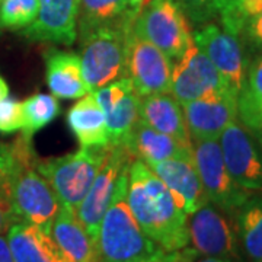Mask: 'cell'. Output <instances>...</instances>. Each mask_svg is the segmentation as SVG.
<instances>
[{"label":"cell","instance_id":"obj_1","mask_svg":"<svg viewBox=\"0 0 262 262\" xmlns=\"http://www.w3.org/2000/svg\"><path fill=\"white\" fill-rule=\"evenodd\" d=\"M127 203L143 232L163 251L188 246V215L159 177L140 159L128 168Z\"/></svg>","mask_w":262,"mask_h":262},{"label":"cell","instance_id":"obj_2","mask_svg":"<svg viewBox=\"0 0 262 262\" xmlns=\"http://www.w3.org/2000/svg\"><path fill=\"white\" fill-rule=\"evenodd\" d=\"M130 163L120 175L111 203L98 229L95 239L98 262H137L160 249L143 232L127 203Z\"/></svg>","mask_w":262,"mask_h":262},{"label":"cell","instance_id":"obj_3","mask_svg":"<svg viewBox=\"0 0 262 262\" xmlns=\"http://www.w3.org/2000/svg\"><path fill=\"white\" fill-rule=\"evenodd\" d=\"M19 165L10 178L9 198L18 222L38 226L50 233L63 204L48 181L35 168L38 158L32 149V139L20 134L15 141Z\"/></svg>","mask_w":262,"mask_h":262},{"label":"cell","instance_id":"obj_4","mask_svg":"<svg viewBox=\"0 0 262 262\" xmlns=\"http://www.w3.org/2000/svg\"><path fill=\"white\" fill-rule=\"evenodd\" d=\"M110 147H80L61 158L37 160L35 168L47 179L63 207L76 211L102 166Z\"/></svg>","mask_w":262,"mask_h":262},{"label":"cell","instance_id":"obj_5","mask_svg":"<svg viewBox=\"0 0 262 262\" xmlns=\"http://www.w3.org/2000/svg\"><path fill=\"white\" fill-rule=\"evenodd\" d=\"M131 27L111 25L79 32L82 70L91 94L125 77V35Z\"/></svg>","mask_w":262,"mask_h":262},{"label":"cell","instance_id":"obj_6","mask_svg":"<svg viewBox=\"0 0 262 262\" xmlns=\"http://www.w3.org/2000/svg\"><path fill=\"white\" fill-rule=\"evenodd\" d=\"M133 31L178 60L194 42L189 20L178 0H147L133 22Z\"/></svg>","mask_w":262,"mask_h":262},{"label":"cell","instance_id":"obj_7","mask_svg":"<svg viewBox=\"0 0 262 262\" xmlns=\"http://www.w3.org/2000/svg\"><path fill=\"white\" fill-rule=\"evenodd\" d=\"M192 159L208 201L225 213L234 214L251 192L239 187L230 177L219 140L194 141Z\"/></svg>","mask_w":262,"mask_h":262},{"label":"cell","instance_id":"obj_8","mask_svg":"<svg viewBox=\"0 0 262 262\" xmlns=\"http://www.w3.org/2000/svg\"><path fill=\"white\" fill-rule=\"evenodd\" d=\"M173 63L163 51L137 35L133 27L125 35V77L139 96L170 92Z\"/></svg>","mask_w":262,"mask_h":262},{"label":"cell","instance_id":"obj_9","mask_svg":"<svg viewBox=\"0 0 262 262\" xmlns=\"http://www.w3.org/2000/svg\"><path fill=\"white\" fill-rule=\"evenodd\" d=\"M192 41L213 63L226 88L237 96L244 88L249 64L241 38L217 24L207 22L192 32Z\"/></svg>","mask_w":262,"mask_h":262},{"label":"cell","instance_id":"obj_10","mask_svg":"<svg viewBox=\"0 0 262 262\" xmlns=\"http://www.w3.org/2000/svg\"><path fill=\"white\" fill-rule=\"evenodd\" d=\"M188 245L198 256L239 259L237 233L225 211L210 201L188 215Z\"/></svg>","mask_w":262,"mask_h":262},{"label":"cell","instance_id":"obj_11","mask_svg":"<svg viewBox=\"0 0 262 262\" xmlns=\"http://www.w3.org/2000/svg\"><path fill=\"white\" fill-rule=\"evenodd\" d=\"M133 158L122 146H110L106 158L99 169L92 187L76 208V215L95 242L102 217L111 203L117 182L124 168Z\"/></svg>","mask_w":262,"mask_h":262},{"label":"cell","instance_id":"obj_12","mask_svg":"<svg viewBox=\"0 0 262 262\" xmlns=\"http://www.w3.org/2000/svg\"><path fill=\"white\" fill-rule=\"evenodd\" d=\"M229 91L207 56L192 42L172 67L170 94L179 103Z\"/></svg>","mask_w":262,"mask_h":262},{"label":"cell","instance_id":"obj_13","mask_svg":"<svg viewBox=\"0 0 262 262\" xmlns=\"http://www.w3.org/2000/svg\"><path fill=\"white\" fill-rule=\"evenodd\" d=\"M219 144L234 182L249 192L262 189V155L249 133L234 121L222 133Z\"/></svg>","mask_w":262,"mask_h":262},{"label":"cell","instance_id":"obj_14","mask_svg":"<svg viewBox=\"0 0 262 262\" xmlns=\"http://www.w3.org/2000/svg\"><path fill=\"white\" fill-rule=\"evenodd\" d=\"M191 140H219L222 133L237 120V96L222 91L201 99L181 103Z\"/></svg>","mask_w":262,"mask_h":262},{"label":"cell","instance_id":"obj_15","mask_svg":"<svg viewBox=\"0 0 262 262\" xmlns=\"http://www.w3.org/2000/svg\"><path fill=\"white\" fill-rule=\"evenodd\" d=\"M37 19L22 29V35L32 42H53L72 46L77 38L80 0H38Z\"/></svg>","mask_w":262,"mask_h":262},{"label":"cell","instance_id":"obj_16","mask_svg":"<svg viewBox=\"0 0 262 262\" xmlns=\"http://www.w3.org/2000/svg\"><path fill=\"white\" fill-rule=\"evenodd\" d=\"M147 165L166 185L187 215L208 203L194 159H168Z\"/></svg>","mask_w":262,"mask_h":262},{"label":"cell","instance_id":"obj_17","mask_svg":"<svg viewBox=\"0 0 262 262\" xmlns=\"http://www.w3.org/2000/svg\"><path fill=\"white\" fill-rule=\"evenodd\" d=\"M122 147L130 153L133 159H140L144 163H155L168 159H192V144L153 130L143 121L136 122L127 136Z\"/></svg>","mask_w":262,"mask_h":262},{"label":"cell","instance_id":"obj_18","mask_svg":"<svg viewBox=\"0 0 262 262\" xmlns=\"http://www.w3.org/2000/svg\"><path fill=\"white\" fill-rule=\"evenodd\" d=\"M46 58V80L51 94L61 99H79L91 94L82 70L80 56L50 48Z\"/></svg>","mask_w":262,"mask_h":262},{"label":"cell","instance_id":"obj_19","mask_svg":"<svg viewBox=\"0 0 262 262\" xmlns=\"http://www.w3.org/2000/svg\"><path fill=\"white\" fill-rule=\"evenodd\" d=\"M139 118L153 130L168 134L182 143L192 144L182 105L170 92L140 96Z\"/></svg>","mask_w":262,"mask_h":262},{"label":"cell","instance_id":"obj_20","mask_svg":"<svg viewBox=\"0 0 262 262\" xmlns=\"http://www.w3.org/2000/svg\"><path fill=\"white\" fill-rule=\"evenodd\" d=\"M50 236L64 262H98L95 242L73 210L61 207Z\"/></svg>","mask_w":262,"mask_h":262},{"label":"cell","instance_id":"obj_21","mask_svg":"<svg viewBox=\"0 0 262 262\" xmlns=\"http://www.w3.org/2000/svg\"><path fill=\"white\" fill-rule=\"evenodd\" d=\"M6 237L13 262H64L53 237L38 226L15 222Z\"/></svg>","mask_w":262,"mask_h":262},{"label":"cell","instance_id":"obj_22","mask_svg":"<svg viewBox=\"0 0 262 262\" xmlns=\"http://www.w3.org/2000/svg\"><path fill=\"white\" fill-rule=\"evenodd\" d=\"M67 124L80 147H110L105 113L92 94L82 96L70 108Z\"/></svg>","mask_w":262,"mask_h":262},{"label":"cell","instance_id":"obj_23","mask_svg":"<svg viewBox=\"0 0 262 262\" xmlns=\"http://www.w3.org/2000/svg\"><path fill=\"white\" fill-rule=\"evenodd\" d=\"M237 239L249 262H262V195H251L236 210Z\"/></svg>","mask_w":262,"mask_h":262},{"label":"cell","instance_id":"obj_24","mask_svg":"<svg viewBox=\"0 0 262 262\" xmlns=\"http://www.w3.org/2000/svg\"><path fill=\"white\" fill-rule=\"evenodd\" d=\"M134 19L125 0H80L79 32L99 27L133 25Z\"/></svg>","mask_w":262,"mask_h":262},{"label":"cell","instance_id":"obj_25","mask_svg":"<svg viewBox=\"0 0 262 262\" xmlns=\"http://www.w3.org/2000/svg\"><path fill=\"white\" fill-rule=\"evenodd\" d=\"M237 117L249 130H259L262 118V53L248 64L244 88L237 95Z\"/></svg>","mask_w":262,"mask_h":262},{"label":"cell","instance_id":"obj_26","mask_svg":"<svg viewBox=\"0 0 262 262\" xmlns=\"http://www.w3.org/2000/svg\"><path fill=\"white\" fill-rule=\"evenodd\" d=\"M139 106L140 96L133 88L114 105L110 113L105 114L110 146H122L136 122L140 120Z\"/></svg>","mask_w":262,"mask_h":262},{"label":"cell","instance_id":"obj_27","mask_svg":"<svg viewBox=\"0 0 262 262\" xmlns=\"http://www.w3.org/2000/svg\"><path fill=\"white\" fill-rule=\"evenodd\" d=\"M60 103L54 95L35 94L22 102L24 127L22 136L32 139V136L53 122L60 114Z\"/></svg>","mask_w":262,"mask_h":262},{"label":"cell","instance_id":"obj_28","mask_svg":"<svg viewBox=\"0 0 262 262\" xmlns=\"http://www.w3.org/2000/svg\"><path fill=\"white\" fill-rule=\"evenodd\" d=\"M38 0H2L0 27L10 31H22L37 19Z\"/></svg>","mask_w":262,"mask_h":262},{"label":"cell","instance_id":"obj_29","mask_svg":"<svg viewBox=\"0 0 262 262\" xmlns=\"http://www.w3.org/2000/svg\"><path fill=\"white\" fill-rule=\"evenodd\" d=\"M130 89H133L131 80L128 77H122V79H118L115 82H111V83L96 89L92 92V95L95 96L96 102L99 103V106L102 108L103 113L106 114L113 110L114 105L118 102Z\"/></svg>","mask_w":262,"mask_h":262},{"label":"cell","instance_id":"obj_30","mask_svg":"<svg viewBox=\"0 0 262 262\" xmlns=\"http://www.w3.org/2000/svg\"><path fill=\"white\" fill-rule=\"evenodd\" d=\"M24 127V113L22 102L6 96L0 101V133L10 134L22 130Z\"/></svg>","mask_w":262,"mask_h":262},{"label":"cell","instance_id":"obj_31","mask_svg":"<svg viewBox=\"0 0 262 262\" xmlns=\"http://www.w3.org/2000/svg\"><path fill=\"white\" fill-rule=\"evenodd\" d=\"M187 19L195 27L215 19V0H178Z\"/></svg>","mask_w":262,"mask_h":262},{"label":"cell","instance_id":"obj_32","mask_svg":"<svg viewBox=\"0 0 262 262\" xmlns=\"http://www.w3.org/2000/svg\"><path fill=\"white\" fill-rule=\"evenodd\" d=\"M239 38L244 47L255 53H262V10L245 22L239 32Z\"/></svg>","mask_w":262,"mask_h":262},{"label":"cell","instance_id":"obj_33","mask_svg":"<svg viewBox=\"0 0 262 262\" xmlns=\"http://www.w3.org/2000/svg\"><path fill=\"white\" fill-rule=\"evenodd\" d=\"M196 258H198V255H196L195 251L189 246H185V248L178 249V251L159 249V251H156L155 253H151V255L137 262H194Z\"/></svg>","mask_w":262,"mask_h":262},{"label":"cell","instance_id":"obj_34","mask_svg":"<svg viewBox=\"0 0 262 262\" xmlns=\"http://www.w3.org/2000/svg\"><path fill=\"white\" fill-rule=\"evenodd\" d=\"M16 220L13 214L12 204H10L9 189L8 188H0V234H6L9 227Z\"/></svg>","mask_w":262,"mask_h":262},{"label":"cell","instance_id":"obj_35","mask_svg":"<svg viewBox=\"0 0 262 262\" xmlns=\"http://www.w3.org/2000/svg\"><path fill=\"white\" fill-rule=\"evenodd\" d=\"M18 168V158L13 146H6L0 143V173L12 178Z\"/></svg>","mask_w":262,"mask_h":262},{"label":"cell","instance_id":"obj_36","mask_svg":"<svg viewBox=\"0 0 262 262\" xmlns=\"http://www.w3.org/2000/svg\"><path fill=\"white\" fill-rule=\"evenodd\" d=\"M0 262H13L6 234H0Z\"/></svg>","mask_w":262,"mask_h":262},{"label":"cell","instance_id":"obj_37","mask_svg":"<svg viewBox=\"0 0 262 262\" xmlns=\"http://www.w3.org/2000/svg\"><path fill=\"white\" fill-rule=\"evenodd\" d=\"M125 3H127V8H128L131 13L134 16H137L139 12L141 10V8L147 3V0H125Z\"/></svg>","mask_w":262,"mask_h":262},{"label":"cell","instance_id":"obj_38","mask_svg":"<svg viewBox=\"0 0 262 262\" xmlns=\"http://www.w3.org/2000/svg\"><path fill=\"white\" fill-rule=\"evenodd\" d=\"M236 2H239V0H215V18H217V13H219L220 10L225 9L227 6H230V5H233Z\"/></svg>","mask_w":262,"mask_h":262},{"label":"cell","instance_id":"obj_39","mask_svg":"<svg viewBox=\"0 0 262 262\" xmlns=\"http://www.w3.org/2000/svg\"><path fill=\"white\" fill-rule=\"evenodd\" d=\"M6 96H9V86L6 83V80L0 76V101L5 99Z\"/></svg>","mask_w":262,"mask_h":262},{"label":"cell","instance_id":"obj_40","mask_svg":"<svg viewBox=\"0 0 262 262\" xmlns=\"http://www.w3.org/2000/svg\"><path fill=\"white\" fill-rule=\"evenodd\" d=\"M194 262H233L230 259H225V258H213V256H201L200 259L196 258Z\"/></svg>","mask_w":262,"mask_h":262},{"label":"cell","instance_id":"obj_41","mask_svg":"<svg viewBox=\"0 0 262 262\" xmlns=\"http://www.w3.org/2000/svg\"><path fill=\"white\" fill-rule=\"evenodd\" d=\"M0 188H8V189L10 188V179L2 173H0Z\"/></svg>","mask_w":262,"mask_h":262},{"label":"cell","instance_id":"obj_42","mask_svg":"<svg viewBox=\"0 0 262 262\" xmlns=\"http://www.w3.org/2000/svg\"><path fill=\"white\" fill-rule=\"evenodd\" d=\"M255 133L258 134V140H259V143H261V146H262V130L255 131Z\"/></svg>","mask_w":262,"mask_h":262},{"label":"cell","instance_id":"obj_43","mask_svg":"<svg viewBox=\"0 0 262 262\" xmlns=\"http://www.w3.org/2000/svg\"><path fill=\"white\" fill-rule=\"evenodd\" d=\"M259 130H262V118H261V122H259ZM258 130V131H259Z\"/></svg>","mask_w":262,"mask_h":262},{"label":"cell","instance_id":"obj_44","mask_svg":"<svg viewBox=\"0 0 262 262\" xmlns=\"http://www.w3.org/2000/svg\"><path fill=\"white\" fill-rule=\"evenodd\" d=\"M0 31H2V27H0Z\"/></svg>","mask_w":262,"mask_h":262},{"label":"cell","instance_id":"obj_45","mask_svg":"<svg viewBox=\"0 0 262 262\" xmlns=\"http://www.w3.org/2000/svg\"><path fill=\"white\" fill-rule=\"evenodd\" d=\"M0 3H2V0H0Z\"/></svg>","mask_w":262,"mask_h":262}]
</instances>
